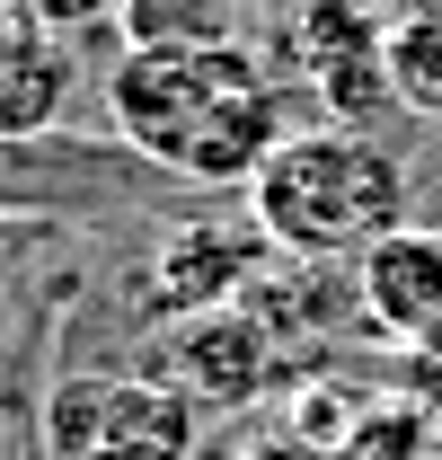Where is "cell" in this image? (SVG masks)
I'll return each instance as SVG.
<instances>
[{"instance_id":"5","label":"cell","mask_w":442,"mask_h":460,"mask_svg":"<svg viewBox=\"0 0 442 460\" xmlns=\"http://www.w3.org/2000/svg\"><path fill=\"white\" fill-rule=\"evenodd\" d=\"M151 372L177 381L195 407H248L266 390V372H275V337H266L257 310L213 301V310H186L168 328V345H151Z\"/></svg>"},{"instance_id":"8","label":"cell","mask_w":442,"mask_h":460,"mask_svg":"<svg viewBox=\"0 0 442 460\" xmlns=\"http://www.w3.org/2000/svg\"><path fill=\"white\" fill-rule=\"evenodd\" d=\"M124 54H221L257 45V0H115Z\"/></svg>"},{"instance_id":"13","label":"cell","mask_w":442,"mask_h":460,"mask_svg":"<svg viewBox=\"0 0 442 460\" xmlns=\"http://www.w3.org/2000/svg\"><path fill=\"white\" fill-rule=\"evenodd\" d=\"M0 460H27V434H18V416H9V399H0Z\"/></svg>"},{"instance_id":"7","label":"cell","mask_w":442,"mask_h":460,"mask_svg":"<svg viewBox=\"0 0 442 460\" xmlns=\"http://www.w3.org/2000/svg\"><path fill=\"white\" fill-rule=\"evenodd\" d=\"M62 98H71V54H62V36L27 0H0V142L54 133Z\"/></svg>"},{"instance_id":"12","label":"cell","mask_w":442,"mask_h":460,"mask_svg":"<svg viewBox=\"0 0 442 460\" xmlns=\"http://www.w3.org/2000/svg\"><path fill=\"white\" fill-rule=\"evenodd\" d=\"M248 460H336L328 443H301V434H275V443H257Z\"/></svg>"},{"instance_id":"11","label":"cell","mask_w":442,"mask_h":460,"mask_svg":"<svg viewBox=\"0 0 442 460\" xmlns=\"http://www.w3.org/2000/svg\"><path fill=\"white\" fill-rule=\"evenodd\" d=\"M398 399L425 407V416L442 425V328H434V337H416V345H398Z\"/></svg>"},{"instance_id":"2","label":"cell","mask_w":442,"mask_h":460,"mask_svg":"<svg viewBox=\"0 0 442 460\" xmlns=\"http://www.w3.org/2000/svg\"><path fill=\"white\" fill-rule=\"evenodd\" d=\"M416 213V177L372 124H292L248 177V222L301 266H354Z\"/></svg>"},{"instance_id":"6","label":"cell","mask_w":442,"mask_h":460,"mask_svg":"<svg viewBox=\"0 0 442 460\" xmlns=\"http://www.w3.org/2000/svg\"><path fill=\"white\" fill-rule=\"evenodd\" d=\"M354 310L389 345L434 337L442 328V230L434 222H398L389 239H372L354 257Z\"/></svg>"},{"instance_id":"9","label":"cell","mask_w":442,"mask_h":460,"mask_svg":"<svg viewBox=\"0 0 442 460\" xmlns=\"http://www.w3.org/2000/svg\"><path fill=\"white\" fill-rule=\"evenodd\" d=\"M266 248H275L266 230H248V239H239L230 222H195V230H177V239L160 248V275L177 284V301H186V310H213V301H230V292H239L248 257H266Z\"/></svg>"},{"instance_id":"1","label":"cell","mask_w":442,"mask_h":460,"mask_svg":"<svg viewBox=\"0 0 442 460\" xmlns=\"http://www.w3.org/2000/svg\"><path fill=\"white\" fill-rule=\"evenodd\" d=\"M115 142L186 186H248L292 133V89L257 45L221 54H124L107 71Z\"/></svg>"},{"instance_id":"14","label":"cell","mask_w":442,"mask_h":460,"mask_svg":"<svg viewBox=\"0 0 442 460\" xmlns=\"http://www.w3.org/2000/svg\"><path fill=\"white\" fill-rule=\"evenodd\" d=\"M398 18H442V0H389Z\"/></svg>"},{"instance_id":"3","label":"cell","mask_w":442,"mask_h":460,"mask_svg":"<svg viewBox=\"0 0 442 460\" xmlns=\"http://www.w3.org/2000/svg\"><path fill=\"white\" fill-rule=\"evenodd\" d=\"M195 416L177 381L142 372H62L45 399V460H186Z\"/></svg>"},{"instance_id":"10","label":"cell","mask_w":442,"mask_h":460,"mask_svg":"<svg viewBox=\"0 0 442 460\" xmlns=\"http://www.w3.org/2000/svg\"><path fill=\"white\" fill-rule=\"evenodd\" d=\"M381 54H389V98L407 115H442V18H398L389 9Z\"/></svg>"},{"instance_id":"4","label":"cell","mask_w":442,"mask_h":460,"mask_svg":"<svg viewBox=\"0 0 442 460\" xmlns=\"http://www.w3.org/2000/svg\"><path fill=\"white\" fill-rule=\"evenodd\" d=\"M381 36H389V9H363V0H301L257 54L275 62V71L292 62V71L310 80V98L328 107V124H372L381 107H398V98H389Z\"/></svg>"}]
</instances>
